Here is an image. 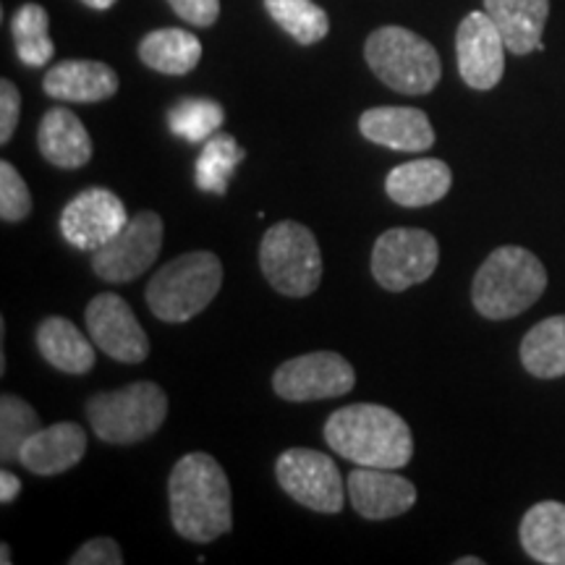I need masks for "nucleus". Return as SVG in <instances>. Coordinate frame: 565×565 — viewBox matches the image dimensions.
<instances>
[{
	"instance_id": "nucleus-1",
	"label": "nucleus",
	"mask_w": 565,
	"mask_h": 565,
	"mask_svg": "<svg viewBox=\"0 0 565 565\" xmlns=\"http://www.w3.org/2000/svg\"><path fill=\"white\" fill-rule=\"evenodd\" d=\"M168 498L171 524L183 540L204 545L231 532V484L210 454H189L173 466Z\"/></svg>"
},
{
	"instance_id": "nucleus-2",
	"label": "nucleus",
	"mask_w": 565,
	"mask_h": 565,
	"mask_svg": "<svg viewBox=\"0 0 565 565\" xmlns=\"http://www.w3.org/2000/svg\"><path fill=\"white\" fill-rule=\"evenodd\" d=\"M324 440L356 466L404 469L414 456V437L404 416L377 404L338 408L324 422Z\"/></svg>"
},
{
	"instance_id": "nucleus-3",
	"label": "nucleus",
	"mask_w": 565,
	"mask_h": 565,
	"mask_svg": "<svg viewBox=\"0 0 565 565\" xmlns=\"http://www.w3.org/2000/svg\"><path fill=\"white\" fill-rule=\"evenodd\" d=\"M547 270L524 246H500L471 282V301L487 320H511L545 294Z\"/></svg>"
},
{
	"instance_id": "nucleus-4",
	"label": "nucleus",
	"mask_w": 565,
	"mask_h": 565,
	"mask_svg": "<svg viewBox=\"0 0 565 565\" xmlns=\"http://www.w3.org/2000/svg\"><path fill=\"white\" fill-rule=\"evenodd\" d=\"M223 265L212 252H189L162 265L147 286L145 299L160 322L194 320L221 294Z\"/></svg>"
},
{
	"instance_id": "nucleus-5",
	"label": "nucleus",
	"mask_w": 565,
	"mask_h": 565,
	"mask_svg": "<svg viewBox=\"0 0 565 565\" xmlns=\"http://www.w3.org/2000/svg\"><path fill=\"white\" fill-rule=\"evenodd\" d=\"M364 58L380 82L401 95H429L443 76L440 55L404 26H380L366 38Z\"/></svg>"
},
{
	"instance_id": "nucleus-6",
	"label": "nucleus",
	"mask_w": 565,
	"mask_h": 565,
	"mask_svg": "<svg viewBox=\"0 0 565 565\" xmlns=\"http://www.w3.org/2000/svg\"><path fill=\"white\" fill-rule=\"evenodd\" d=\"M168 416V395L154 383H131L87 401L89 427L103 443L134 445L152 437Z\"/></svg>"
},
{
	"instance_id": "nucleus-7",
	"label": "nucleus",
	"mask_w": 565,
	"mask_h": 565,
	"mask_svg": "<svg viewBox=\"0 0 565 565\" xmlns=\"http://www.w3.org/2000/svg\"><path fill=\"white\" fill-rule=\"evenodd\" d=\"M259 265L275 291L309 296L322 280V252L315 233L296 221L275 223L259 244Z\"/></svg>"
},
{
	"instance_id": "nucleus-8",
	"label": "nucleus",
	"mask_w": 565,
	"mask_h": 565,
	"mask_svg": "<svg viewBox=\"0 0 565 565\" xmlns=\"http://www.w3.org/2000/svg\"><path fill=\"white\" fill-rule=\"evenodd\" d=\"M440 263V246L429 231L391 228L374 242L372 275L385 291H406L433 278Z\"/></svg>"
},
{
	"instance_id": "nucleus-9",
	"label": "nucleus",
	"mask_w": 565,
	"mask_h": 565,
	"mask_svg": "<svg viewBox=\"0 0 565 565\" xmlns=\"http://www.w3.org/2000/svg\"><path fill=\"white\" fill-rule=\"evenodd\" d=\"M275 477L282 492H288L296 503L317 513H341L345 492L343 477L330 456L312 448L286 450L275 463Z\"/></svg>"
},
{
	"instance_id": "nucleus-10",
	"label": "nucleus",
	"mask_w": 565,
	"mask_h": 565,
	"mask_svg": "<svg viewBox=\"0 0 565 565\" xmlns=\"http://www.w3.org/2000/svg\"><path fill=\"white\" fill-rule=\"evenodd\" d=\"M162 249V217L158 212H139L129 217L118 236L92 252V270L105 282H131L158 263Z\"/></svg>"
},
{
	"instance_id": "nucleus-11",
	"label": "nucleus",
	"mask_w": 565,
	"mask_h": 565,
	"mask_svg": "<svg viewBox=\"0 0 565 565\" xmlns=\"http://www.w3.org/2000/svg\"><path fill=\"white\" fill-rule=\"evenodd\" d=\"M356 385L353 366L335 351H315L282 362L273 374V387L282 401L309 404V401L341 398Z\"/></svg>"
},
{
	"instance_id": "nucleus-12",
	"label": "nucleus",
	"mask_w": 565,
	"mask_h": 565,
	"mask_svg": "<svg viewBox=\"0 0 565 565\" xmlns=\"http://www.w3.org/2000/svg\"><path fill=\"white\" fill-rule=\"evenodd\" d=\"M84 322L97 349L116 362L139 364L150 356V338L121 296L97 294L89 301Z\"/></svg>"
},
{
	"instance_id": "nucleus-13",
	"label": "nucleus",
	"mask_w": 565,
	"mask_h": 565,
	"mask_svg": "<svg viewBox=\"0 0 565 565\" xmlns=\"http://www.w3.org/2000/svg\"><path fill=\"white\" fill-rule=\"evenodd\" d=\"M129 223L121 196L110 189H87L76 194L61 212V233L71 246L82 252H97L121 233Z\"/></svg>"
},
{
	"instance_id": "nucleus-14",
	"label": "nucleus",
	"mask_w": 565,
	"mask_h": 565,
	"mask_svg": "<svg viewBox=\"0 0 565 565\" xmlns=\"http://www.w3.org/2000/svg\"><path fill=\"white\" fill-rule=\"evenodd\" d=\"M505 40L487 11H471L456 32L458 74L471 89L498 87L505 71Z\"/></svg>"
},
{
	"instance_id": "nucleus-15",
	"label": "nucleus",
	"mask_w": 565,
	"mask_h": 565,
	"mask_svg": "<svg viewBox=\"0 0 565 565\" xmlns=\"http://www.w3.org/2000/svg\"><path fill=\"white\" fill-rule=\"evenodd\" d=\"M349 500L362 519L385 521L408 513L416 503V487L395 469L359 466L349 475Z\"/></svg>"
},
{
	"instance_id": "nucleus-16",
	"label": "nucleus",
	"mask_w": 565,
	"mask_h": 565,
	"mask_svg": "<svg viewBox=\"0 0 565 565\" xmlns=\"http://www.w3.org/2000/svg\"><path fill=\"white\" fill-rule=\"evenodd\" d=\"M359 131L374 145L395 152H427L435 145V129L427 113L419 108H385L364 110L359 118Z\"/></svg>"
},
{
	"instance_id": "nucleus-17",
	"label": "nucleus",
	"mask_w": 565,
	"mask_h": 565,
	"mask_svg": "<svg viewBox=\"0 0 565 565\" xmlns=\"http://www.w3.org/2000/svg\"><path fill=\"white\" fill-rule=\"evenodd\" d=\"M87 454V433L76 422H58L40 427L21 445L19 463L40 477H55L74 469Z\"/></svg>"
},
{
	"instance_id": "nucleus-18",
	"label": "nucleus",
	"mask_w": 565,
	"mask_h": 565,
	"mask_svg": "<svg viewBox=\"0 0 565 565\" xmlns=\"http://www.w3.org/2000/svg\"><path fill=\"white\" fill-rule=\"evenodd\" d=\"M484 11L503 34L508 53L545 51L542 32L550 17V0H484Z\"/></svg>"
},
{
	"instance_id": "nucleus-19",
	"label": "nucleus",
	"mask_w": 565,
	"mask_h": 565,
	"mask_svg": "<svg viewBox=\"0 0 565 565\" xmlns=\"http://www.w3.org/2000/svg\"><path fill=\"white\" fill-rule=\"evenodd\" d=\"M42 87L63 103H100L118 92V76L100 61H61L45 74Z\"/></svg>"
},
{
	"instance_id": "nucleus-20",
	"label": "nucleus",
	"mask_w": 565,
	"mask_h": 565,
	"mask_svg": "<svg viewBox=\"0 0 565 565\" xmlns=\"http://www.w3.org/2000/svg\"><path fill=\"white\" fill-rule=\"evenodd\" d=\"M454 186V173L448 162L422 158L395 166L385 179V192L401 207H427L440 202Z\"/></svg>"
},
{
	"instance_id": "nucleus-21",
	"label": "nucleus",
	"mask_w": 565,
	"mask_h": 565,
	"mask_svg": "<svg viewBox=\"0 0 565 565\" xmlns=\"http://www.w3.org/2000/svg\"><path fill=\"white\" fill-rule=\"evenodd\" d=\"M38 147L51 166L74 168L87 166L92 158V139L79 116H74L68 108H53L42 116L38 129Z\"/></svg>"
},
{
	"instance_id": "nucleus-22",
	"label": "nucleus",
	"mask_w": 565,
	"mask_h": 565,
	"mask_svg": "<svg viewBox=\"0 0 565 565\" xmlns=\"http://www.w3.org/2000/svg\"><path fill=\"white\" fill-rule=\"evenodd\" d=\"M38 349L47 364L66 374H87L95 366V341L68 322L66 317H47L38 328Z\"/></svg>"
},
{
	"instance_id": "nucleus-23",
	"label": "nucleus",
	"mask_w": 565,
	"mask_h": 565,
	"mask_svg": "<svg viewBox=\"0 0 565 565\" xmlns=\"http://www.w3.org/2000/svg\"><path fill=\"white\" fill-rule=\"evenodd\" d=\"M519 536L532 561L565 565V505L557 500L532 505L521 521Z\"/></svg>"
},
{
	"instance_id": "nucleus-24",
	"label": "nucleus",
	"mask_w": 565,
	"mask_h": 565,
	"mask_svg": "<svg viewBox=\"0 0 565 565\" xmlns=\"http://www.w3.org/2000/svg\"><path fill=\"white\" fill-rule=\"evenodd\" d=\"M139 58L158 74L183 76L202 61V42L186 30H154L139 42Z\"/></svg>"
},
{
	"instance_id": "nucleus-25",
	"label": "nucleus",
	"mask_w": 565,
	"mask_h": 565,
	"mask_svg": "<svg viewBox=\"0 0 565 565\" xmlns=\"http://www.w3.org/2000/svg\"><path fill=\"white\" fill-rule=\"evenodd\" d=\"M521 364L540 380H555L565 374V315L547 317L521 341Z\"/></svg>"
},
{
	"instance_id": "nucleus-26",
	"label": "nucleus",
	"mask_w": 565,
	"mask_h": 565,
	"mask_svg": "<svg viewBox=\"0 0 565 565\" xmlns=\"http://www.w3.org/2000/svg\"><path fill=\"white\" fill-rule=\"evenodd\" d=\"M11 34L19 61L24 66L42 68L53 61L55 45L51 40V17L40 3H24L13 13Z\"/></svg>"
},
{
	"instance_id": "nucleus-27",
	"label": "nucleus",
	"mask_w": 565,
	"mask_h": 565,
	"mask_svg": "<svg viewBox=\"0 0 565 565\" xmlns=\"http://www.w3.org/2000/svg\"><path fill=\"white\" fill-rule=\"evenodd\" d=\"M244 147H238V141L231 134H217L204 141L200 158H196V189L202 192L223 196L228 192V183L236 173V168L244 160Z\"/></svg>"
},
{
	"instance_id": "nucleus-28",
	"label": "nucleus",
	"mask_w": 565,
	"mask_h": 565,
	"mask_svg": "<svg viewBox=\"0 0 565 565\" xmlns=\"http://www.w3.org/2000/svg\"><path fill=\"white\" fill-rule=\"evenodd\" d=\"M265 9L301 45H315L328 38L330 19L315 0H265Z\"/></svg>"
},
{
	"instance_id": "nucleus-29",
	"label": "nucleus",
	"mask_w": 565,
	"mask_h": 565,
	"mask_svg": "<svg viewBox=\"0 0 565 565\" xmlns=\"http://www.w3.org/2000/svg\"><path fill=\"white\" fill-rule=\"evenodd\" d=\"M223 121V105L215 100H204V97H189V100H181L168 113V126H171L175 137L194 141V145L207 141L212 134L221 129Z\"/></svg>"
},
{
	"instance_id": "nucleus-30",
	"label": "nucleus",
	"mask_w": 565,
	"mask_h": 565,
	"mask_svg": "<svg viewBox=\"0 0 565 565\" xmlns=\"http://www.w3.org/2000/svg\"><path fill=\"white\" fill-rule=\"evenodd\" d=\"M40 429V416L19 395L6 393L0 398V458L6 463L19 461V450Z\"/></svg>"
},
{
	"instance_id": "nucleus-31",
	"label": "nucleus",
	"mask_w": 565,
	"mask_h": 565,
	"mask_svg": "<svg viewBox=\"0 0 565 565\" xmlns=\"http://www.w3.org/2000/svg\"><path fill=\"white\" fill-rule=\"evenodd\" d=\"M32 212V194L9 160L0 162V217L6 223L26 221Z\"/></svg>"
},
{
	"instance_id": "nucleus-32",
	"label": "nucleus",
	"mask_w": 565,
	"mask_h": 565,
	"mask_svg": "<svg viewBox=\"0 0 565 565\" xmlns=\"http://www.w3.org/2000/svg\"><path fill=\"white\" fill-rule=\"evenodd\" d=\"M71 565H121V545L110 536H97V540L84 542L74 555L68 557Z\"/></svg>"
},
{
	"instance_id": "nucleus-33",
	"label": "nucleus",
	"mask_w": 565,
	"mask_h": 565,
	"mask_svg": "<svg viewBox=\"0 0 565 565\" xmlns=\"http://www.w3.org/2000/svg\"><path fill=\"white\" fill-rule=\"evenodd\" d=\"M21 116V95L17 84L3 79L0 82V145H9L13 134H17Z\"/></svg>"
},
{
	"instance_id": "nucleus-34",
	"label": "nucleus",
	"mask_w": 565,
	"mask_h": 565,
	"mask_svg": "<svg viewBox=\"0 0 565 565\" xmlns=\"http://www.w3.org/2000/svg\"><path fill=\"white\" fill-rule=\"evenodd\" d=\"M183 21L194 26H212L221 17V0H168Z\"/></svg>"
},
{
	"instance_id": "nucleus-35",
	"label": "nucleus",
	"mask_w": 565,
	"mask_h": 565,
	"mask_svg": "<svg viewBox=\"0 0 565 565\" xmlns=\"http://www.w3.org/2000/svg\"><path fill=\"white\" fill-rule=\"evenodd\" d=\"M21 492V479L11 471H0V503L9 505L19 498Z\"/></svg>"
},
{
	"instance_id": "nucleus-36",
	"label": "nucleus",
	"mask_w": 565,
	"mask_h": 565,
	"mask_svg": "<svg viewBox=\"0 0 565 565\" xmlns=\"http://www.w3.org/2000/svg\"><path fill=\"white\" fill-rule=\"evenodd\" d=\"M84 6H89V9L95 11H108L110 6H116V0H82Z\"/></svg>"
},
{
	"instance_id": "nucleus-37",
	"label": "nucleus",
	"mask_w": 565,
	"mask_h": 565,
	"mask_svg": "<svg viewBox=\"0 0 565 565\" xmlns=\"http://www.w3.org/2000/svg\"><path fill=\"white\" fill-rule=\"evenodd\" d=\"M11 561H13V557H11V547H9V545H3V547H0V563L9 565Z\"/></svg>"
},
{
	"instance_id": "nucleus-38",
	"label": "nucleus",
	"mask_w": 565,
	"mask_h": 565,
	"mask_svg": "<svg viewBox=\"0 0 565 565\" xmlns=\"http://www.w3.org/2000/svg\"><path fill=\"white\" fill-rule=\"evenodd\" d=\"M484 561L482 557H461V561H456V565H482Z\"/></svg>"
}]
</instances>
